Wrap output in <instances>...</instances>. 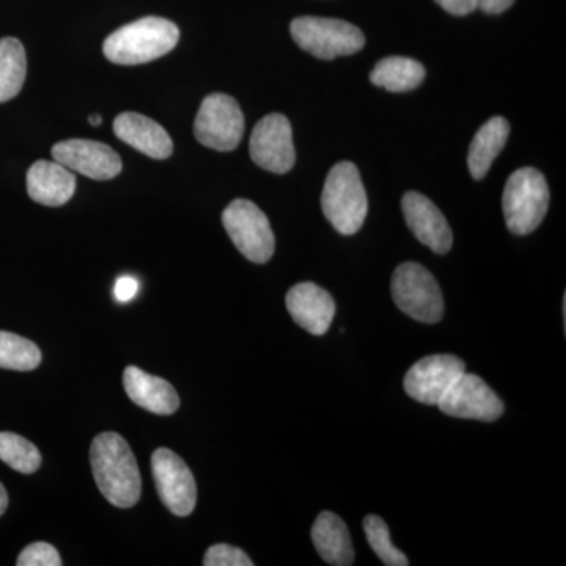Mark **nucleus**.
I'll use <instances>...</instances> for the list:
<instances>
[{
    "instance_id": "obj_1",
    "label": "nucleus",
    "mask_w": 566,
    "mask_h": 566,
    "mask_svg": "<svg viewBox=\"0 0 566 566\" xmlns=\"http://www.w3.org/2000/svg\"><path fill=\"white\" fill-rule=\"evenodd\" d=\"M93 476L112 505L132 509L139 502L142 479L132 447L117 433H102L91 447Z\"/></svg>"
},
{
    "instance_id": "obj_2",
    "label": "nucleus",
    "mask_w": 566,
    "mask_h": 566,
    "mask_svg": "<svg viewBox=\"0 0 566 566\" xmlns=\"http://www.w3.org/2000/svg\"><path fill=\"white\" fill-rule=\"evenodd\" d=\"M180 41V29L172 21L148 17L123 25L107 36L103 52L117 65H140L169 54Z\"/></svg>"
},
{
    "instance_id": "obj_3",
    "label": "nucleus",
    "mask_w": 566,
    "mask_h": 566,
    "mask_svg": "<svg viewBox=\"0 0 566 566\" xmlns=\"http://www.w3.org/2000/svg\"><path fill=\"white\" fill-rule=\"evenodd\" d=\"M322 208L338 233L349 237L363 229L368 199L359 169L353 163H338L331 169L324 182Z\"/></svg>"
},
{
    "instance_id": "obj_4",
    "label": "nucleus",
    "mask_w": 566,
    "mask_h": 566,
    "mask_svg": "<svg viewBox=\"0 0 566 566\" xmlns=\"http://www.w3.org/2000/svg\"><path fill=\"white\" fill-rule=\"evenodd\" d=\"M502 208L510 232L520 237L535 232L549 208L545 175L534 167L515 170L506 180Z\"/></svg>"
},
{
    "instance_id": "obj_5",
    "label": "nucleus",
    "mask_w": 566,
    "mask_h": 566,
    "mask_svg": "<svg viewBox=\"0 0 566 566\" xmlns=\"http://www.w3.org/2000/svg\"><path fill=\"white\" fill-rule=\"evenodd\" d=\"M290 32L301 50L322 61L346 57L365 46V35L359 28L333 18H296L290 25Z\"/></svg>"
},
{
    "instance_id": "obj_6",
    "label": "nucleus",
    "mask_w": 566,
    "mask_h": 566,
    "mask_svg": "<svg viewBox=\"0 0 566 566\" xmlns=\"http://www.w3.org/2000/svg\"><path fill=\"white\" fill-rule=\"evenodd\" d=\"M394 303L406 315L424 324L439 323L444 316V296L434 275L422 264H400L392 275Z\"/></svg>"
},
{
    "instance_id": "obj_7",
    "label": "nucleus",
    "mask_w": 566,
    "mask_h": 566,
    "mask_svg": "<svg viewBox=\"0 0 566 566\" xmlns=\"http://www.w3.org/2000/svg\"><path fill=\"white\" fill-rule=\"evenodd\" d=\"M222 223L238 251L253 263H268L274 255L275 238L266 214L251 200H233L222 212Z\"/></svg>"
},
{
    "instance_id": "obj_8",
    "label": "nucleus",
    "mask_w": 566,
    "mask_h": 566,
    "mask_svg": "<svg viewBox=\"0 0 566 566\" xmlns=\"http://www.w3.org/2000/svg\"><path fill=\"white\" fill-rule=\"evenodd\" d=\"M193 134L200 144L211 150H234L244 134V115L240 104L226 93L208 95L193 123Z\"/></svg>"
},
{
    "instance_id": "obj_9",
    "label": "nucleus",
    "mask_w": 566,
    "mask_h": 566,
    "mask_svg": "<svg viewBox=\"0 0 566 566\" xmlns=\"http://www.w3.org/2000/svg\"><path fill=\"white\" fill-rule=\"evenodd\" d=\"M153 479L163 504L177 516H189L197 504V485L191 469L169 449L155 450Z\"/></svg>"
},
{
    "instance_id": "obj_10",
    "label": "nucleus",
    "mask_w": 566,
    "mask_h": 566,
    "mask_svg": "<svg viewBox=\"0 0 566 566\" xmlns=\"http://www.w3.org/2000/svg\"><path fill=\"white\" fill-rule=\"evenodd\" d=\"M249 150L252 161L268 172H290L296 163L292 123L282 114L266 115L253 128Z\"/></svg>"
},
{
    "instance_id": "obj_11",
    "label": "nucleus",
    "mask_w": 566,
    "mask_h": 566,
    "mask_svg": "<svg viewBox=\"0 0 566 566\" xmlns=\"http://www.w3.org/2000/svg\"><path fill=\"white\" fill-rule=\"evenodd\" d=\"M465 371V364L452 354H434L417 360L405 376V390L412 400L438 406Z\"/></svg>"
},
{
    "instance_id": "obj_12",
    "label": "nucleus",
    "mask_w": 566,
    "mask_h": 566,
    "mask_svg": "<svg viewBox=\"0 0 566 566\" xmlns=\"http://www.w3.org/2000/svg\"><path fill=\"white\" fill-rule=\"evenodd\" d=\"M438 408L458 419L494 422L504 415L505 406L497 394L480 376L464 374L447 390Z\"/></svg>"
},
{
    "instance_id": "obj_13",
    "label": "nucleus",
    "mask_w": 566,
    "mask_h": 566,
    "mask_svg": "<svg viewBox=\"0 0 566 566\" xmlns=\"http://www.w3.org/2000/svg\"><path fill=\"white\" fill-rule=\"evenodd\" d=\"M52 158L71 172L92 180H112L122 172V159L109 145L96 140H63L52 147Z\"/></svg>"
},
{
    "instance_id": "obj_14",
    "label": "nucleus",
    "mask_w": 566,
    "mask_h": 566,
    "mask_svg": "<svg viewBox=\"0 0 566 566\" xmlns=\"http://www.w3.org/2000/svg\"><path fill=\"white\" fill-rule=\"evenodd\" d=\"M405 221L409 230L438 255H444L452 249L453 234L449 222L441 210L428 197L420 192L409 191L401 200Z\"/></svg>"
},
{
    "instance_id": "obj_15",
    "label": "nucleus",
    "mask_w": 566,
    "mask_h": 566,
    "mask_svg": "<svg viewBox=\"0 0 566 566\" xmlns=\"http://www.w3.org/2000/svg\"><path fill=\"white\" fill-rule=\"evenodd\" d=\"M286 308L296 324L312 335H324L334 322L333 296L314 282L294 285L286 294Z\"/></svg>"
},
{
    "instance_id": "obj_16",
    "label": "nucleus",
    "mask_w": 566,
    "mask_h": 566,
    "mask_svg": "<svg viewBox=\"0 0 566 566\" xmlns=\"http://www.w3.org/2000/svg\"><path fill=\"white\" fill-rule=\"evenodd\" d=\"M114 133L118 139L153 159H167L174 153V142L159 123L136 114L123 112L114 120Z\"/></svg>"
},
{
    "instance_id": "obj_17",
    "label": "nucleus",
    "mask_w": 566,
    "mask_h": 566,
    "mask_svg": "<svg viewBox=\"0 0 566 566\" xmlns=\"http://www.w3.org/2000/svg\"><path fill=\"white\" fill-rule=\"evenodd\" d=\"M123 386L133 403L155 415L170 416L180 408V397L169 381L145 374L134 365L126 367Z\"/></svg>"
},
{
    "instance_id": "obj_18",
    "label": "nucleus",
    "mask_w": 566,
    "mask_h": 566,
    "mask_svg": "<svg viewBox=\"0 0 566 566\" xmlns=\"http://www.w3.org/2000/svg\"><path fill=\"white\" fill-rule=\"evenodd\" d=\"M76 191V177L57 161H36L28 172V192L33 202L62 207Z\"/></svg>"
},
{
    "instance_id": "obj_19",
    "label": "nucleus",
    "mask_w": 566,
    "mask_h": 566,
    "mask_svg": "<svg viewBox=\"0 0 566 566\" xmlns=\"http://www.w3.org/2000/svg\"><path fill=\"white\" fill-rule=\"evenodd\" d=\"M312 542L316 553L326 564L349 566L354 564V546L348 527L340 516L322 512L312 527Z\"/></svg>"
},
{
    "instance_id": "obj_20",
    "label": "nucleus",
    "mask_w": 566,
    "mask_h": 566,
    "mask_svg": "<svg viewBox=\"0 0 566 566\" xmlns=\"http://www.w3.org/2000/svg\"><path fill=\"white\" fill-rule=\"evenodd\" d=\"M510 136V123L504 117L490 118L476 132L469 148L468 166L474 180H483L490 172L494 159L504 150Z\"/></svg>"
},
{
    "instance_id": "obj_21",
    "label": "nucleus",
    "mask_w": 566,
    "mask_h": 566,
    "mask_svg": "<svg viewBox=\"0 0 566 566\" xmlns=\"http://www.w3.org/2000/svg\"><path fill=\"white\" fill-rule=\"evenodd\" d=\"M424 80L422 63L415 59L386 57L376 63L370 74L371 84L394 93L411 92Z\"/></svg>"
},
{
    "instance_id": "obj_22",
    "label": "nucleus",
    "mask_w": 566,
    "mask_h": 566,
    "mask_svg": "<svg viewBox=\"0 0 566 566\" xmlns=\"http://www.w3.org/2000/svg\"><path fill=\"white\" fill-rule=\"evenodd\" d=\"M28 74V59L20 40H0V103L10 102L20 95Z\"/></svg>"
},
{
    "instance_id": "obj_23",
    "label": "nucleus",
    "mask_w": 566,
    "mask_h": 566,
    "mask_svg": "<svg viewBox=\"0 0 566 566\" xmlns=\"http://www.w3.org/2000/svg\"><path fill=\"white\" fill-rule=\"evenodd\" d=\"M41 363L39 346L18 334L0 331V368L31 371Z\"/></svg>"
},
{
    "instance_id": "obj_24",
    "label": "nucleus",
    "mask_w": 566,
    "mask_h": 566,
    "mask_svg": "<svg viewBox=\"0 0 566 566\" xmlns=\"http://www.w3.org/2000/svg\"><path fill=\"white\" fill-rule=\"evenodd\" d=\"M0 460L21 474H33L41 465V453L22 436L3 431L0 433Z\"/></svg>"
},
{
    "instance_id": "obj_25",
    "label": "nucleus",
    "mask_w": 566,
    "mask_h": 566,
    "mask_svg": "<svg viewBox=\"0 0 566 566\" xmlns=\"http://www.w3.org/2000/svg\"><path fill=\"white\" fill-rule=\"evenodd\" d=\"M364 531L368 545L375 551L379 560L387 566H408V557L390 542L389 527L382 517L368 515L364 520Z\"/></svg>"
},
{
    "instance_id": "obj_26",
    "label": "nucleus",
    "mask_w": 566,
    "mask_h": 566,
    "mask_svg": "<svg viewBox=\"0 0 566 566\" xmlns=\"http://www.w3.org/2000/svg\"><path fill=\"white\" fill-rule=\"evenodd\" d=\"M18 566H61L62 558L59 551L50 543H32L20 554Z\"/></svg>"
},
{
    "instance_id": "obj_27",
    "label": "nucleus",
    "mask_w": 566,
    "mask_h": 566,
    "mask_svg": "<svg viewBox=\"0 0 566 566\" xmlns=\"http://www.w3.org/2000/svg\"><path fill=\"white\" fill-rule=\"evenodd\" d=\"M205 566H252L253 562L243 549L230 545H214L203 557Z\"/></svg>"
},
{
    "instance_id": "obj_28",
    "label": "nucleus",
    "mask_w": 566,
    "mask_h": 566,
    "mask_svg": "<svg viewBox=\"0 0 566 566\" xmlns=\"http://www.w3.org/2000/svg\"><path fill=\"white\" fill-rule=\"evenodd\" d=\"M137 292H139V282L132 277V275H122L115 282L114 294L118 303H129V301L134 300Z\"/></svg>"
},
{
    "instance_id": "obj_29",
    "label": "nucleus",
    "mask_w": 566,
    "mask_h": 566,
    "mask_svg": "<svg viewBox=\"0 0 566 566\" xmlns=\"http://www.w3.org/2000/svg\"><path fill=\"white\" fill-rule=\"evenodd\" d=\"M434 2L441 6L447 13L455 14V17H465L479 9L476 0H434Z\"/></svg>"
},
{
    "instance_id": "obj_30",
    "label": "nucleus",
    "mask_w": 566,
    "mask_h": 566,
    "mask_svg": "<svg viewBox=\"0 0 566 566\" xmlns=\"http://www.w3.org/2000/svg\"><path fill=\"white\" fill-rule=\"evenodd\" d=\"M479 9L488 14H501L515 3V0H476Z\"/></svg>"
},
{
    "instance_id": "obj_31",
    "label": "nucleus",
    "mask_w": 566,
    "mask_h": 566,
    "mask_svg": "<svg viewBox=\"0 0 566 566\" xmlns=\"http://www.w3.org/2000/svg\"><path fill=\"white\" fill-rule=\"evenodd\" d=\"M7 506H9V495H7L6 488L0 483V516L6 513Z\"/></svg>"
},
{
    "instance_id": "obj_32",
    "label": "nucleus",
    "mask_w": 566,
    "mask_h": 566,
    "mask_svg": "<svg viewBox=\"0 0 566 566\" xmlns=\"http://www.w3.org/2000/svg\"><path fill=\"white\" fill-rule=\"evenodd\" d=\"M88 123H91L92 126H99L103 123V118L99 117V115H91Z\"/></svg>"
}]
</instances>
